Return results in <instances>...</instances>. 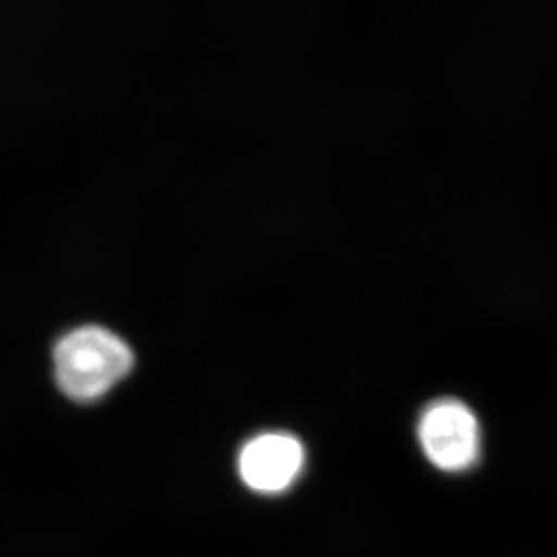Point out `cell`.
<instances>
[{
    "instance_id": "6da1fadb",
    "label": "cell",
    "mask_w": 557,
    "mask_h": 557,
    "mask_svg": "<svg viewBox=\"0 0 557 557\" xmlns=\"http://www.w3.org/2000/svg\"><path fill=\"white\" fill-rule=\"evenodd\" d=\"M54 375L63 394L79 403L100 399L134 367L131 345L103 325H79L60 336Z\"/></svg>"
},
{
    "instance_id": "7a4b0ae2",
    "label": "cell",
    "mask_w": 557,
    "mask_h": 557,
    "mask_svg": "<svg viewBox=\"0 0 557 557\" xmlns=\"http://www.w3.org/2000/svg\"><path fill=\"white\" fill-rule=\"evenodd\" d=\"M417 436L428 460L444 473H463L480 457V424L466 403L451 397L424 408Z\"/></svg>"
},
{
    "instance_id": "3957f363",
    "label": "cell",
    "mask_w": 557,
    "mask_h": 557,
    "mask_svg": "<svg viewBox=\"0 0 557 557\" xmlns=\"http://www.w3.org/2000/svg\"><path fill=\"white\" fill-rule=\"evenodd\" d=\"M306 447L290 433H262L246 442L238 455V474L249 490L278 495L300 479Z\"/></svg>"
}]
</instances>
